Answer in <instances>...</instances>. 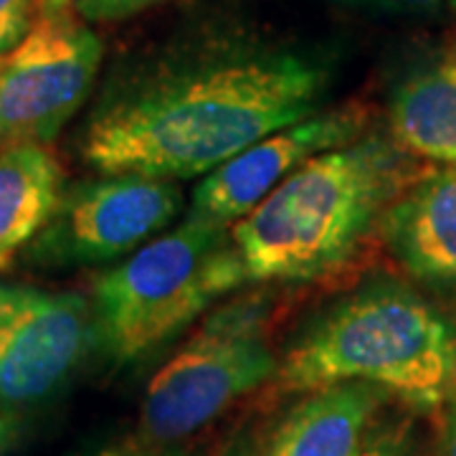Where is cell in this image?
<instances>
[{"label":"cell","mask_w":456,"mask_h":456,"mask_svg":"<svg viewBox=\"0 0 456 456\" xmlns=\"http://www.w3.org/2000/svg\"><path fill=\"white\" fill-rule=\"evenodd\" d=\"M332 3L358 11H378L388 16H431L439 11L444 0H332Z\"/></svg>","instance_id":"obj_16"},{"label":"cell","mask_w":456,"mask_h":456,"mask_svg":"<svg viewBox=\"0 0 456 456\" xmlns=\"http://www.w3.org/2000/svg\"><path fill=\"white\" fill-rule=\"evenodd\" d=\"M246 281L231 228L185 218L97 277L94 340L117 365L132 362Z\"/></svg>","instance_id":"obj_4"},{"label":"cell","mask_w":456,"mask_h":456,"mask_svg":"<svg viewBox=\"0 0 456 456\" xmlns=\"http://www.w3.org/2000/svg\"><path fill=\"white\" fill-rule=\"evenodd\" d=\"M277 368L264 307L228 305L152 375L142 401V431L155 444L188 439L277 375Z\"/></svg>","instance_id":"obj_5"},{"label":"cell","mask_w":456,"mask_h":456,"mask_svg":"<svg viewBox=\"0 0 456 456\" xmlns=\"http://www.w3.org/2000/svg\"><path fill=\"white\" fill-rule=\"evenodd\" d=\"M365 456H395L393 454V452H388V449H383V446H380V449H373V452H368V454Z\"/></svg>","instance_id":"obj_19"},{"label":"cell","mask_w":456,"mask_h":456,"mask_svg":"<svg viewBox=\"0 0 456 456\" xmlns=\"http://www.w3.org/2000/svg\"><path fill=\"white\" fill-rule=\"evenodd\" d=\"M446 3H449V8H452V13H454V16H456V0H446Z\"/></svg>","instance_id":"obj_22"},{"label":"cell","mask_w":456,"mask_h":456,"mask_svg":"<svg viewBox=\"0 0 456 456\" xmlns=\"http://www.w3.org/2000/svg\"><path fill=\"white\" fill-rule=\"evenodd\" d=\"M446 59H452V61H456V38L449 44V51H446Z\"/></svg>","instance_id":"obj_20"},{"label":"cell","mask_w":456,"mask_h":456,"mask_svg":"<svg viewBox=\"0 0 456 456\" xmlns=\"http://www.w3.org/2000/svg\"><path fill=\"white\" fill-rule=\"evenodd\" d=\"M378 231L413 277L456 284V165L411 180L386 208Z\"/></svg>","instance_id":"obj_10"},{"label":"cell","mask_w":456,"mask_h":456,"mask_svg":"<svg viewBox=\"0 0 456 456\" xmlns=\"http://www.w3.org/2000/svg\"><path fill=\"white\" fill-rule=\"evenodd\" d=\"M380 395L378 386L362 380L312 391L287 413L264 456H365V434Z\"/></svg>","instance_id":"obj_11"},{"label":"cell","mask_w":456,"mask_h":456,"mask_svg":"<svg viewBox=\"0 0 456 456\" xmlns=\"http://www.w3.org/2000/svg\"><path fill=\"white\" fill-rule=\"evenodd\" d=\"M180 200L173 180L134 173L74 185L28 244V259L49 266L119 259L163 231L178 216Z\"/></svg>","instance_id":"obj_7"},{"label":"cell","mask_w":456,"mask_h":456,"mask_svg":"<svg viewBox=\"0 0 456 456\" xmlns=\"http://www.w3.org/2000/svg\"><path fill=\"white\" fill-rule=\"evenodd\" d=\"M441 456H456V393L449 401V413H446L444 436H441Z\"/></svg>","instance_id":"obj_17"},{"label":"cell","mask_w":456,"mask_h":456,"mask_svg":"<svg viewBox=\"0 0 456 456\" xmlns=\"http://www.w3.org/2000/svg\"><path fill=\"white\" fill-rule=\"evenodd\" d=\"M94 340L82 294L0 281V406H33L59 391Z\"/></svg>","instance_id":"obj_8"},{"label":"cell","mask_w":456,"mask_h":456,"mask_svg":"<svg viewBox=\"0 0 456 456\" xmlns=\"http://www.w3.org/2000/svg\"><path fill=\"white\" fill-rule=\"evenodd\" d=\"M416 178L403 147L358 137L299 165L231 226L248 281H307L350 259Z\"/></svg>","instance_id":"obj_2"},{"label":"cell","mask_w":456,"mask_h":456,"mask_svg":"<svg viewBox=\"0 0 456 456\" xmlns=\"http://www.w3.org/2000/svg\"><path fill=\"white\" fill-rule=\"evenodd\" d=\"M3 441H5V424L0 421V444H3Z\"/></svg>","instance_id":"obj_21"},{"label":"cell","mask_w":456,"mask_h":456,"mask_svg":"<svg viewBox=\"0 0 456 456\" xmlns=\"http://www.w3.org/2000/svg\"><path fill=\"white\" fill-rule=\"evenodd\" d=\"M362 380L419 408L456 393V330L403 287L378 284L353 294L305 332L277 368L287 393Z\"/></svg>","instance_id":"obj_3"},{"label":"cell","mask_w":456,"mask_h":456,"mask_svg":"<svg viewBox=\"0 0 456 456\" xmlns=\"http://www.w3.org/2000/svg\"><path fill=\"white\" fill-rule=\"evenodd\" d=\"M365 122L368 112L358 104H347L330 112H314L266 134L203 178L185 218L231 228L299 165L358 140Z\"/></svg>","instance_id":"obj_9"},{"label":"cell","mask_w":456,"mask_h":456,"mask_svg":"<svg viewBox=\"0 0 456 456\" xmlns=\"http://www.w3.org/2000/svg\"><path fill=\"white\" fill-rule=\"evenodd\" d=\"M69 3L84 20L107 23V20H125L137 16L163 0H69Z\"/></svg>","instance_id":"obj_14"},{"label":"cell","mask_w":456,"mask_h":456,"mask_svg":"<svg viewBox=\"0 0 456 456\" xmlns=\"http://www.w3.org/2000/svg\"><path fill=\"white\" fill-rule=\"evenodd\" d=\"M102 41L69 0H44L16 49L0 56V150L46 145L97 79Z\"/></svg>","instance_id":"obj_6"},{"label":"cell","mask_w":456,"mask_h":456,"mask_svg":"<svg viewBox=\"0 0 456 456\" xmlns=\"http://www.w3.org/2000/svg\"><path fill=\"white\" fill-rule=\"evenodd\" d=\"M61 196L64 170L46 145L0 150V269H8L18 251L44 231Z\"/></svg>","instance_id":"obj_12"},{"label":"cell","mask_w":456,"mask_h":456,"mask_svg":"<svg viewBox=\"0 0 456 456\" xmlns=\"http://www.w3.org/2000/svg\"><path fill=\"white\" fill-rule=\"evenodd\" d=\"M82 456H155V454H147V452L132 449V446H110V449H97V452H92V454H82Z\"/></svg>","instance_id":"obj_18"},{"label":"cell","mask_w":456,"mask_h":456,"mask_svg":"<svg viewBox=\"0 0 456 456\" xmlns=\"http://www.w3.org/2000/svg\"><path fill=\"white\" fill-rule=\"evenodd\" d=\"M325 86V69L289 51L233 49L160 66L107 94L82 155L104 175H208L317 112Z\"/></svg>","instance_id":"obj_1"},{"label":"cell","mask_w":456,"mask_h":456,"mask_svg":"<svg viewBox=\"0 0 456 456\" xmlns=\"http://www.w3.org/2000/svg\"><path fill=\"white\" fill-rule=\"evenodd\" d=\"M36 0H0V56L13 51L33 23Z\"/></svg>","instance_id":"obj_15"},{"label":"cell","mask_w":456,"mask_h":456,"mask_svg":"<svg viewBox=\"0 0 456 456\" xmlns=\"http://www.w3.org/2000/svg\"><path fill=\"white\" fill-rule=\"evenodd\" d=\"M395 142L421 158L456 165V61L408 77L391 104Z\"/></svg>","instance_id":"obj_13"}]
</instances>
